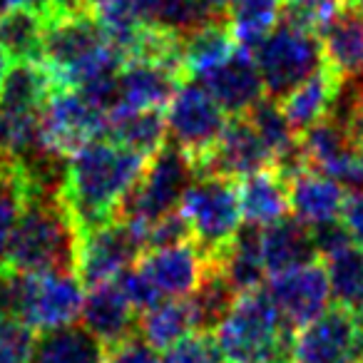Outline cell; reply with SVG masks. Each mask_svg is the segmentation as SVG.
<instances>
[{
	"instance_id": "6da1fadb",
	"label": "cell",
	"mask_w": 363,
	"mask_h": 363,
	"mask_svg": "<svg viewBox=\"0 0 363 363\" xmlns=\"http://www.w3.org/2000/svg\"><path fill=\"white\" fill-rule=\"evenodd\" d=\"M147 162V157L110 140L92 142L67 160L60 194L77 239L120 222L122 204L140 184Z\"/></svg>"
},
{
	"instance_id": "7a4b0ae2",
	"label": "cell",
	"mask_w": 363,
	"mask_h": 363,
	"mask_svg": "<svg viewBox=\"0 0 363 363\" xmlns=\"http://www.w3.org/2000/svg\"><path fill=\"white\" fill-rule=\"evenodd\" d=\"M60 192L28 184L8 249V269L21 274H77V232Z\"/></svg>"
},
{
	"instance_id": "3957f363",
	"label": "cell",
	"mask_w": 363,
	"mask_h": 363,
	"mask_svg": "<svg viewBox=\"0 0 363 363\" xmlns=\"http://www.w3.org/2000/svg\"><path fill=\"white\" fill-rule=\"evenodd\" d=\"M214 338L227 363H291L296 333L267 289H254L239 294Z\"/></svg>"
},
{
	"instance_id": "277c9868",
	"label": "cell",
	"mask_w": 363,
	"mask_h": 363,
	"mask_svg": "<svg viewBox=\"0 0 363 363\" xmlns=\"http://www.w3.org/2000/svg\"><path fill=\"white\" fill-rule=\"evenodd\" d=\"M179 214L192 232V244L204 264H222L232 244L242 234L239 182L219 174H204L189 184L179 202Z\"/></svg>"
},
{
	"instance_id": "5b68a950",
	"label": "cell",
	"mask_w": 363,
	"mask_h": 363,
	"mask_svg": "<svg viewBox=\"0 0 363 363\" xmlns=\"http://www.w3.org/2000/svg\"><path fill=\"white\" fill-rule=\"evenodd\" d=\"M197 179L192 162L184 152L167 142L145 167L140 184L122 204L120 219L132 229H145L179 209V202L189 184Z\"/></svg>"
},
{
	"instance_id": "8992f818",
	"label": "cell",
	"mask_w": 363,
	"mask_h": 363,
	"mask_svg": "<svg viewBox=\"0 0 363 363\" xmlns=\"http://www.w3.org/2000/svg\"><path fill=\"white\" fill-rule=\"evenodd\" d=\"M254 60L262 75L264 92L277 102H281L289 92L326 65L321 38L284 21L274 28L267 40L259 43Z\"/></svg>"
},
{
	"instance_id": "52a82bcc",
	"label": "cell",
	"mask_w": 363,
	"mask_h": 363,
	"mask_svg": "<svg viewBox=\"0 0 363 363\" xmlns=\"http://www.w3.org/2000/svg\"><path fill=\"white\" fill-rule=\"evenodd\" d=\"M169 142L187 155L197 177L217 150L229 125L227 112L202 85H182L164 110Z\"/></svg>"
},
{
	"instance_id": "ba28073f",
	"label": "cell",
	"mask_w": 363,
	"mask_h": 363,
	"mask_svg": "<svg viewBox=\"0 0 363 363\" xmlns=\"http://www.w3.org/2000/svg\"><path fill=\"white\" fill-rule=\"evenodd\" d=\"M107 112L77 90H55L40 115V145L45 152L70 160L82 147L105 135Z\"/></svg>"
},
{
	"instance_id": "9c48e42d",
	"label": "cell",
	"mask_w": 363,
	"mask_h": 363,
	"mask_svg": "<svg viewBox=\"0 0 363 363\" xmlns=\"http://www.w3.org/2000/svg\"><path fill=\"white\" fill-rule=\"evenodd\" d=\"M142 247L130 224H107L92 234L77 239V279L82 286L92 289L100 284H112L135 262H140Z\"/></svg>"
},
{
	"instance_id": "30bf717a",
	"label": "cell",
	"mask_w": 363,
	"mask_h": 363,
	"mask_svg": "<svg viewBox=\"0 0 363 363\" xmlns=\"http://www.w3.org/2000/svg\"><path fill=\"white\" fill-rule=\"evenodd\" d=\"M291 363H363L358 313L333 303L323 316L296 331Z\"/></svg>"
},
{
	"instance_id": "8fae6325",
	"label": "cell",
	"mask_w": 363,
	"mask_h": 363,
	"mask_svg": "<svg viewBox=\"0 0 363 363\" xmlns=\"http://www.w3.org/2000/svg\"><path fill=\"white\" fill-rule=\"evenodd\" d=\"M267 291L272 301L277 303L284 321L301 331L308 323L328 311V301L333 298L331 281H328L326 267L321 262H311L306 267H298L294 272L272 277L267 284Z\"/></svg>"
},
{
	"instance_id": "7c38bea8",
	"label": "cell",
	"mask_w": 363,
	"mask_h": 363,
	"mask_svg": "<svg viewBox=\"0 0 363 363\" xmlns=\"http://www.w3.org/2000/svg\"><path fill=\"white\" fill-rule=\"evenodd\" d=\"M85 294L77 274H28L23 321L33 331H55L75 323Z\"/></svg>"
},
{
	"instance_id": "4fadbf2b",
	"label": "cell",
	"mask_w": 363,
	"mask_h": 363,
	"mask_svg": "<svg viewBox=\"0 0 363 363\" xmlns=\"http://www.w3.org/2000/svg\"><path fill=\"white\" fill-rule=\"evenodd\" d=\"M264 169H274V155L252 122L242 115L229 120L217 150L212 152L199 177L219 174L242 182Z\"/></svg>"
},
{
	"instance_id": "5bb4252c",
	"label": "cell",
	"mask_w": 363,
	"mask_h": 363,
	"mask_svg": "<svg viewBox=\"0 0 363 363\" xmlns=\"http://www.w3.org/2000/svg\"><path fill=\"white\" fill-rule=\"evenodd\" d=\"M137 267L150 279L160 298H189L207 272V264L192 242L145 252Z\"/></svg>"
},
{
	"instance_id": "9a60e30c",
	"label": "cell",
	"mask_w": 363,
	"mask_h": 363,
	"mask_svg": "<svg viewBox=\"0 0 363 363\" xmlns=\"http://www.w3.org/2000/svg\"><path fill=\"white\" fill-rule=\"evenodd\" d=\"M202 87L232 117L247 115L267 95L257 60H254V52L247 50V48H237V52L224 65H219L217 70L204 75Z\"/></svg>"
},
{
	"instance_id": "2e32d148",
	"label": "cell",
	"mask_w": 363,
	"mask_h": 363,
	"mask_svg": "<svg viewBox=\"0 0 363 363\" xmlns=\"http://www.w3.org/2000/svg\"><path fill=\"white\" fill-rule=\"evenodd\" d=\"M80 318L82 326L100 338L107 351L135 338L140 328V313L115 281L87 289Z\"/></svg>"
},
{
	"instance_id": "e0dca14e",
	"label": "cell",
	"mask_w": 363,
	"mask_h": 363,
	"mask_svg": "<svg viewBox=\"0 0 363 363\" xmlns=\"http://www.w3.org/2000/svg\"><path fill=\"white\" fill-rule=\"evenodd\" d=\"M182 85L187 82H182V77L169 67L157 62L127 60L117 77V107L164 112Z\"/></svg>"
},
{
	"instance_id": "ac0fdd59",
	"label": "cell",
	"mask_w": 363,
	"mask_h": 363,
	"mask_svg": "<svg viewBox=\"0 0 363 363\" xmlns=\"http://www.w3.org/2000/svg\"><path fill=\"white\" fill-rule=\"evenodd\" d=\"M259 252L269 277H279L318 262L313 229L296 217H286L272 227L259 229Z\"/></svg>"
},
{
	"instance_id": "d6986e66",
	"label": "cell",
	"mask_w": 363,
	"mask_h": 363,
	"mask_svg": "<svg viewBox=\"0 0 363 363\" xmlns=\"http://www.w3.org/2000/svg\"><path fill=\"white\" fill-rule=\"evenodd\" d=\"M291 209L294 217L301 219L308 227H323V224L341 222L343 209L348 202V192L336 179L321 174V172L306 169L296 174L291 182Z\"/></svg>"
},
{
	"instance_id": "ffe728a7",
	"label": "cell",
	"mask_w": 363,
	"mask_h": 363,
	"mask_svg": "<svg viewBox=\"0 0 363 363\" xmlns=\"http://www.w3.org/2000/svg\"><path fill=\"white\" fill-rule=\"evenodd\" d=\"M239 202L247 227L267 229L291 212V187L277 169H264L239 182Z\"/></svg>"
},
{
	"instance_id": "44dd1931",
	"label": "cell",
	"mask_w": 363,
	"mask_h": 363,
	"mask_svg": "<svg viewBox=\"0 0 363 363\" xmlns=\"http://www.w3.org/2000/svg\"><path fill=\"white\" fill-rule=\"evenodd\" d=\"M239 43L234 38V30L229 26V18H219L197 30L179 38V60L187 82L192 77L202 80L212 70L229 60L237 52Z\"/></svg>"
},
{
	"instance_id": "7402d4cb",
	"label": "cell",
	"mask_w": 363,
	"mask_h": 363,
	"mask_svg": "<svg viewBox=\"0 0 363 363\" xmlns=\"http://www.w3.org/2000/svg\"><path fill=\"white\" fill-rule=\"evenodd\" d=\"M338 90H341V80L333 75L328 65H323L316 75L303 80L296 90H291L284 97L281 105L284 115H286L289 125L294 127L298 137L306 135L311 127L323 122L331 115L333 105H336Z\"/></svg>"
},
{
	"instance_id": "603a6c76",
	"label": "cell",
	"mask_w": 363,
	"mask_h": 363,
	"mask_svg": "<svg viewBox=\"0 0 363 363\" xmlns=\"http://www.w3.org/2000/svg\"><path fill=\"white\" fill-rule=\"evenodd\" d=\"M323 62L338 80L363 77V13L343 3L341 13L321 33Z\"/></svg>"
},
{
	"instance_id": "cb8c5ba5",
	"label": "cell",
	"mask_w": 363,
	"mask_h": 363,
	"mask_svg": "<svg viewBox=\"0 0 363 363\" xmlns=\"http://www.w3.org/2000/svg\"><path fill=\"white\" fill-rule=\"evenodd\" d=\"M105 135L110 142L137 155L152 157L169 142L167 132V117L162 110H127V107H115L107 115Z\"/></svg>"
},
{
	"instance_id": "d4e9b609",
	"label": "cell",
	"mask_w": 363,
	"mask_h": 363,
	"mask_svg": "<svg viewBox=\"0 0 363 363\" xmlns=\"http://www.w3.org/2000/svg\"><path fill=\"white\" fill-rule=\"evenodd\" d=\"M45 28V16L38 8H3L0 11V52L11 62H40Z\"/></svg>"
},
{
	"instance_id": "484cf974",
	"label": "cell",
	"mask_w": 363,
	"mask_h": 363,
	"mask_svg": "<svg viewBox=\"0 0 363 363\" xmlns=\"http://www.w3.org/2000/svg\"><path fill=\"white\" fill-rule=\"evenodd\" d=\"M52 95L55 85L43 62H13L0 92V110L16 115H43Z\"/></svg>"
},
{
	"instance_id": "4316f807",
	"label": "cell",
	"mask_w": 363,
	"mask_h": 363,
	"mask_svg": "<svg viewBox=\"0 0 363 363\" xmlns=\"http://www.w3.org/2000/svg\"><path fill=\"white\" fill-rule=\"evenodd\" d=\"M107 346L85 326L70 323L35 338L30 363H105Z\"/></svg>"
},
{
	"instance_id": "83f0119b",
	"label": "cell",
	"mask_w": 363,
	"mask_h": 363,
	"mask_svg": "<svg viewBox=\"0 0 363 363\" xmlns=\"http://www.w3.org/2000/svg\"><path fill=\"white\" fill-rule=\"evenodd\" d=\"M192 333H197V316L189 298H164L142 313L137 328V336L155 351H167Z\"/></svg>"
},
{
	"instance_id": "f1b7e54d",
	"label": "cell",
	"mask_w": 363,
	"mask_h": 363,
	"mask_svg": "<svg viewBox=\"0 0 363 363\" xmlns=\"http://www.w3.org/2000/svg\"><path fill=\"white\" fill-rule=\"evenodd\" d=\"M85 6L122 52L140 28L155 26L160 0H85Z\"/></svg>"
},
{
	"instance_id": "f546056e",
	"label": "cell",
	"mask_w": 363,
	"mask_h": 363,
	"mask_svg": "<svg viewBox=\"0 0 363 363\" xmlns=\"http://www.w3.org/2000/svg\"><path fill=\"white\" fill-rule=\"evenodd\" d=\"M237 296H239L237 289L232 286V281L227 279L224 269L219 267V264L207 267L199 289L189 296L194 316H197V331H202V333L217 331V326L224 321V316H227L229 308L234 306Z\"/></svg>"
},
{
	"instance_id": "4dcf8cb0",
	"label": "cell",
	"mask_w": 363,
	"mask_h": 363,
	"mask_svg": "<svg viewBox=\"0 0 363 363\" xmlns=\"http://www.w3.org/2000/svg\"><path fill=\"white\" fill-rule=\"evenodd\" d=\"M284 0H239L227 13L229 26L234 30L239 48L257 50L262 40L272 35L274 28L281 23Z\"/></svg>"
},
{
	"instance_id": "1f68e13d",
	"label": "cell",
	"mask_w": 363,
	"mask_h": 363,
	"mask_svg": "<svg viewBox=\"0 0 363 363\" xmlns=\"http://www.w3.org/2000/svg\"><path fill=\"white\" fill-rule=\"evenodd\" d=\"M336 306L361 311L363 308V247L348 244L346 249L323 259Z\"/></svg>"
},
{
	"instance_id": "d6a6232c",
	"label": "cell",
	"mask_w": 363,
	"mask_h": 363,
	"mask_svg": "<svg viewBox=\"0 0 363 363\" xmlns=\"http://www.w3.org/2000/svg\"><path fill=\"white\" fill-rule=\"evenodd\" d=\"M219 267L224 269V274L232 281V286L237 289V294L264 289L267 269H264L262 252H259V229H242V234L232 244V249L227 252V257L222 259Z\"/></svg>"
},
{
	"instance_id": "836d02e7",
	"label": "cell",
	"mask_w": 363,
	"mask_h": 363,
	"mask_svg": "<svg viewBox=\"0 0 363 363\" xmlns=\"http://www.w3.org/2000/svg\"><path fill=\"white\" fill-rule=\"evenodd\" d=\"M28 182L21 162H0V269H6L8 249L26 202Z\"/></svg>"
},
{
	"instance_id": "e575fe53",
	"label": "cell",
	"mask_w": 363,
	"mask_h": 363,
	"mask_svg": "<svg viewBox=\"0 0 363 363\" xmlns=\"http://www.w3.org/2000/svg\"><path fill=\"white\" fill-rule=\"evenodd\" d=\"M341 8L343 0H284L281 21L321 38Z\"/></svg>"
},
{
	"instance_id": "d590c367",
	"label": "cell",
	"mask_w": 363,
	"mask_h": 363,
	"mask_svg": "<svg viewBox=\"0 0 363 363\" xmlns=\"http://www.w3.org/2000/svg\"><path fill=\"white\" fill-rule=\"evenodd\" d=\"M162 363H227L217 346L214 333H192V336L182 338L172 348H167Z\"/></svg>"
},
{
	"instance_id": "8d00e7d4",
	"label": "cell",
	"mask_w": 363,
	"mask_h": 363,
	"mask_svg": "<svg viewBox=\"0 0 363 363\" xmlns=\"http://www.w3.org/2000/svg\"><path fill=\"white\" fill-rule=\"evenodd\" d=\"M35 336L21 321H0V363H30Z\"/></svg>"
},
{
	"instance_id": "74e56055",
	"label": "cell",
	"mask_w": 363,
	"mask_h": 363,
	"mask_svg": "<svg viewBox=\"0 0 363 363\" xmlns=\"http://www.w3.org/2000/svg\"><path fill=\"white\" fill-rule=\"evenodd\" d=\"M117 286L122 289V294L127 296V301L135 306V311L140 313H145V311H150V308H155L157 303L162 301L160 298V294L155 291V286L150 284V279L142 274V269L137 267H130L125 274H122L120 279H117Z\"/></svg>"
},
{
	"instance_id": "f35d334b",
	"label": "cell",
	"mask_w": 363,
	"mask_h": 363,
	"mask_svg": "<svg viewBox=\"0 0 363 363\" xmlns=\"http://www.w3.org/2000/svg\"><path fill=\"white\" fill-rule=\"evenodd\" d=\"M105 363H162V356L160 351L147 346L140 336H135L130 341L120 343L117 348H110Z\"/></svg>"
},
{
	"instance_id": "ab89813d",
	"label": "cell",
	"mask_w": 363,
	"mask_h": 363,
	"mask_svg": "<svg viewBox=\"0 0 363 363\" xmlns=\"http://www.w3.org/2000/svg\"><path fill=\"white\" fill-rule=\"evenodd\" d=\"M341 222H343V227H346V232L351 234L353 244L363 247V192L348 194Z\"/></svg>"
},
{
	"instance_id": "60d3db41",
	"label": "cell",
	"mask_w": 363,
	"mask_h": 363,
	"mask_svg": "<svg viewBox=\"0 0 363 363\" xmlns=\"http://www.w3.org/2000/svg\"><path fill=\"white\" fill-rule=\"evenodd\" d=\"M6 8L11 6H30L38 8L40 13H52V11H62V8H75V6H85V0H3Z\"/></svg>"
},
{
	"instance_id": "b9f144b4",
	"label": "cell",
	"mask_w": 363,
	"mask_h": 363,
	"mask_svg": "<svg viewBox=\"0 0 363 363\" xmlns=\"http://www.w3.org/2000/svg\"><path fill=\"white\" fill-rule=\"evenodd\" d=\"M11 65L13 62L0 52V92H3V85H6V77H8V72H11Z\"/></svg>"
},
{
	"instance_id": "7bdbcfd3",
	"label": "cell",
	"mask_w": 363,
	"mask_h": 363,
	"mask_svg": "<svg viewBox=\"0 0 363 363\" xmlns=\"http://www.w3.org/2000/svg\"><path fill=\"white\" fill-rule=\"evenodd\" d=\"M212 3H214V8H219L222 13H229L234 6H237L239 0H212Z\"/></svg>"
},
{
	"instance_id": "ee69618b",
	"label": "cell",
	"mask_w": 363,
	"mask_h": 363,
	"mask_svg": "<svg viewBox=\"0 0 363 363\" xmlns=\"http://www.w3.org/2000/svg\"><path fill=\"white\" fill-rule=\"evenodd\" d=\"M348 8H353V11H361L363 13V0H343Z\"/></svg>"
},
{
	"instance_id": "f6af8a7d",
	"label": "cell",
	"mask_w": 363,
	"mask_h": 363,
	"mask_svg": "<svg viewBox=\"0 0 363 363\" xmlns=\"http://www.w3.org/2000/svg\"><path fill=\"white\" fill-rule=\"evenodd\" d=\"M358 155H361V160H363V145H361V152H358Z\"/></svg>"
}]
</instances>
